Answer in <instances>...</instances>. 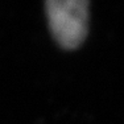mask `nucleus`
Instances as JSON below:
<instances>
[{"label":"nucleus","instance_id":"nucleus-1","mask_svg":"<svg viewBox=\"0 0 124 124\" xmlns=\"http://www.w3.org/2000/svg\"><path fill=\"white\" fill-rule=\"evenodd\" d=\"M48 25L54 41L66 50L85 42L90 23V0H45Z\"/></svg>","mask_w":124,"mask_h":124}]
</instances>
